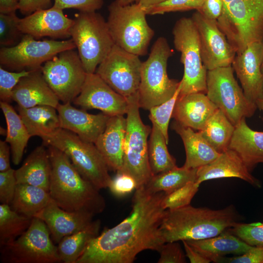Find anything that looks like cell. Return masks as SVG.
<instances>
[{"label": "cell", "mask_w": 263, "mask_h": 263, "mask_svg": "<svg viewBox=\"0 0 263 263\" xmlns=\"http://www.w3.org/2000/svg\"><path fill=\"white\" fill-rule=\"evenodd\" d=\"M165 194L136 188L129 215L92 240L76 263H132L144 250L158 252L165 243L160 230Z\"/></svg>", "instance_id": "obj_1"}, {"label": "cell", "mask_w": 263, "mask_h": 263, "mask_svg": "<svg viewBox=\"0 0 263 263\" xmlns=\"http://www.w3.org/2000/svg\"><path fill=\"white\" fill-rule=\"evenodd\" d=\"M47 147L52 166L51 198L67 211L94 215L102 212L106 203L99 190L82 176L66 154L55 147Z\"/></svg>", "instance_id": "obj_2"}, {"label": "cell", "mask_w": 263, "mask_h": 263, "mask_svg": "<svg viewBox=\"0 0 263 263\" xmlns=\"http://www.w3.org/2000/svg\"><path fill=\"white\" fill-rule=\"evenodd\" d=\"M237 220L231 206L215 210L189 205L166 210L160 230L165 243L202 240L219 235L232 227Z\"/></svg>", "instance_id": "obj_3"}, {"label": "cell", "mask_w": 263, "mask_h": 263, "mask_svg": "<svg viewBox=\"0 0 263 263\" xmlns=\"http://www.w3.org/2000/svg\"><path fill=\"white\" fill-rule=\"evenodd\" d=\"M173 54L166 38H158L147 59L142 62L138 103L140 108L149 110L170 99L180 81L170 79L167 74L169 58Z\"/></svg>", "instance_id": "obj_4"}, {"label": "cell", "mask_w": 263, "mask_h": 263, "mask_svg": "<svg viewBox=\"0 0 263 263\" xmlns=\"http://www.w3.org/2000/svg\"><path fill=\"white\" fill-rule=\"evenodd\" d=\"M42 141L45 146L55 147L66 154L82 176L98 190L109 188L112 180L109 169L94 144L62 128Z\"/></svg>", "instance_id": "obj_5"}, {"label": "cell", "mask_w": 263, "mask_h": 263, "mask_svg": "<svg viewBox=\"0 0 263 263\" xmlns=\"http://www.w3.org/2000/svg\"><path fill=\"white\" fill-rule=\"evenodd\" d=\"M218 25L236 51L263 40V0H233L223 6Z\"/></svg>", "instance_id": "obj_6"}, {"label": "cell", "mask_w": 263, "mask_h": 263, "mask_svg": "<svg viewBox=\"0 0 263 263\" xmlns=\"http://www.w3.org/2000/svg\"><path fill=\"white\" fill-rule=\"evenodd\" d=\"M74 20L70 37L86 73H94L115 45L107 22L96 11L79 12Z\"/></svg>", "instance_id": "obj_7"}, {"label": "cell", "mask_w": 263, "mask_h": 263, "mask_svg": "<svg viewBox=\"0 0 263 263\" xmlns=\"http://www.w3.org/2000/svg\"><path fill=\"white\" fill-rule=\"evenodd\" d=\"M108 10L107 22L114 44L139 56L146 55L154 32L148 23L146 11L136 3L122 6L115 1Z\"/></svg>", "instance_id": "obj_8"}, {"label": "cell", "mask_w": 263, "mask_h": 263, "mask_svg": "<svg viewBox=\"0 0 263 263\" xmlns=\"http://www.w3.org/2000/svg\"><path fill=\"white\" fill-rule=\"evenodd\" d=\"M172 35L174 47L181 53L184 68L179 96L195 93L206 94L207 70L202 62L199 35L192 19L183 17L178 20Z\"/></svg>", "instance_id": "obj_9"}, {"label": "cell", "mask_w": 263, "mask_h": 263, "mask_svg": "<svg viewBox=\"0 0 263 263\" xmlns=\"http://www.w3.org/2000/svg\"><path fill=\"white\" fill-rule=\"evenodd\" d=\"M127 100L128 102L127 126L123 168L120 172L132 176L135 179L138 188L145 186L153 176L148 158V137L151 128L142 121L138 94Z\"/></svg>", "instance_id": "obj_10"}, {"label": "cell", "mask_w": 263, "mask_h": 263, "mask_svg": "<svg viewBox=\"0 0 263 263\" xmlns=\"http://www.w3.org/2000/svg\"><path fill=\"white\" fill-rule=\"evenodd\" d=\"M50 231L41 219L33 217L22 235L0 247V260L4 263H56L61 262L57 247Z\"/></svg>", "instance_id": "obj_11"}, {"label": "cell", "mask_w": 263, "mask_h": 263, "mask_svg": "<svg viewBox=\"0 0 263 263\" xmlns=\"http://www.w3.org/2000/svg\"><path fill=\"white\" fill-rule=\"evenodd\" d=\"M231 66L207 71L206 94L234 125L252 116L257 107L238 84Z\"/></svg>", "instance_id": "obj_12"}, {"label": "cell", "mask_w": 263, "mask_h": 263, "mask_svg": "<svg viewBox=\"0 0 263 263\" xmlns=\"http://www.w3.org/2000/svg\"><path fill=\"white\" fill-rule=\"evenodd\" d=\"M75 48L71 38L60 41L38 40L24 35L17 45L0 48V64L3 68L16 72L34 71L41 69L46 62L60 52Z\"/></svg>", "instance_id": "obj_13"}, {"label": "cell", "mask_w": 263, "mask_h": 263, "mask_svg": "<svg viewBox=\"0 0 263 263\" xmlns=\"http://www.w3.org/2000/svg\"><path fill=\"white\" fill-rule=\"evenodd\" d=\"M75 49L60 52L41 68L46 82L62 103L74 101L80 94L87 74Z\"/></svg>", "instance_id": "obj_14"}, {"label": "cell", "mask_w": 263, "mask_h": 263, "mask_svg": "<svg viewBox=\"0 0 263 263\" xmlns=\"http://www.w3.org/2000/svg\"><path fill=\"white\" fill-rule=\"evenodd\" d=\"M142 65L139 56L115 44L95 73L116 93L128 99L138 94Z\"/></svg>", "instance_id": "obj_15"}, {"label": "cell", "mask_w": 263, "mask_h": 263, "mask_svg": "<svg viewBox=\"0 0 263 263\" xmlns=\"http://www.w3.org/2000/svg\"><path fill=\"white\" fill-rule=\"evenodd\" d=\"M191 18L199 33L202 60L207 70L231 66L236 52L217 20L207 19L197 11Z\"/></svg>", "instance_id": "obj_16"}, {"label": "cell", "mask_w": 263, "mask_h": 263, "mask_svg": "<svg viewBox=\"0 0 263 263\" xmlns=\"http://www.w3.org/2000/svg\"><path fill=\"white\" fill-rule=\"evenodd\" d=\"M83 109L100 110L111 116L126 114L128 102L96 73L87 74L79 95L73 102Z\"/></svg>", "instance_id": "obj_17"}, {"label": "cell", "mask_w": 263, "mask_h": 263, "mask_svg": "<svg viewBox=\"0 0 263 263\" xmlns=\"http://www.w3.org/2000/svg\"><path fill=\"white\" fill-rule=\"evenodd\" d=\"M263 40L248 45L235 56L232 63L245 97L254 103L263 98Z\"/></svg>", "instance_id": "obj_18"}, {"label": "cell", "mask_w": 263, "mask_h": 263, "mask_svg": "<svg viewBox=\"0 0 263 263\" xmlns=\"http://www.w3.org/2000/svg\"><path fill=\"white\" fill-rule=\"evenodd\" d=\"M74 22V19L64 15L63 10L53 6L19 19L18 27L23 35L36 39L46 37L64 39L70 37Z\"/></svg>", "instance_id": "obj_19"}, {"label": "cell", "mask_w": 263, "mask_h": 263, "mask_svg": "<svg viewBox=\"0 0 263 263\" xmlns=\"http://www.w3.org/2000/svg\"><path fill=\"white\" fill-rule=\"evenodd\" d=\"M56 109L61 128L94 144L104 131L110 117L102 112L97 114L89 113L85 109L73 107L71 103H59Z\"/></svg>", "instance_id": "obj_20"}, {"label": "cell", "mask_w": 263, "mask_h": 263, "mask_svg": "<svg viewBox=\"0 0 263 263\" xmlns=\"http://www.w3.org/2000/svg\"><path fill=\"white\" fill-rule=\"evenodd\" d=\"M94 216L88 212L66 211L51 199L34 217L41 219L46 224L52 241L58 244L63 237L86 228L94 221Z\"/></svg>", "instance_id": "obj_21"}, {"label": "cell", "mask_w": 263, "mask_h": 263, "mask_svg": "<svg viewBox=\"0 0 263 263\" xmlns=\"http://www.w3.org/2000/svg\"><path fill=\"white\" fill-rule=\"evenodd\" d=\"M226 177L241 179L253 186L261 187V182L254 177L240 156L228 149L211 163L197 168L196 182Z\"/></svg>", "instance_id": "obj_22"}, {"label": "cell", "mask_w": 263, "mask_h": 263, "mask_svg": "<svg viewBox=\"0 0 263 263\" xmlns=\"http://www.w3.org/2000/svg\"><path fill=\"white\" fill-rule=\"evenodd\" d=\"M12 99L18 106L28 108L48 105L56 108L59 99L45 80L41 69L31 71L14 88Z\"/></svg>", "instance_id": "obj_23"}, {"label": "cell", "mask_w": 263, "mask_h": 263, "mask_svg": "<svg viewBox=\"0 0 263 263\" xmlns=\"http://www.w3.org/2000/svg\"><path fill=\"white\" fill-rule=\"evenodd\" d=\"M126 126L123 115L110 116L104 131L94 143L109 169L116 172L123 168Z\"/></svg>", "instance_id": "obj_24"}, {"label": "cell", "mask_w": 263, "mask_h": 263, "mask_svg": "<svg viewBox=\"0 0 263 263\" xmlns=\"http://www.w3.org/2000/svg\"><path fill=\"white\" fill-rule=\"evenodd\" d=\"M217 109L206 94L191 93L179 95L172 117L183 126L200 131Z\"/></svg>", "instance_id": "obj_25"}, {"label": "cell", "mask_w": 263, "mask_h": 263, "mask_svg": "<svg viewBox=\"0 0 263 263\" xmlns=\"http://www.w3.org/2000/svg\"><path fill=\"white\" fill-rule=\"evenodd\" d=\"M228 149L236 152L251 171L263 163V132L251 129L243 118L235 126Z\"/></svg>", "instance_id": "obj_26"}, {"label": "cell", "mask_w": 263, "mask_h": 263, "mask_svg": "<svg viewBox=\"0 0 263 263\" xmlns=\"http://www.w3.org/2000/svg\"><path fill=\"white\" fill-rule=\"evenodd\" d=\"M45 145L36 147L22 166L15 170L17 184L39 187L49 192L52 172L51 163Z\"/></svg>", "instance_id": "obj_27"}, {"label": "cell", "mask_w": 263, "mask_h": 263, "mask_svg": "<svg viewBox=\"0 0 263 263\" xmlns=\"http://www.w3.org/2000/svg\"><path fill=\"white\" fill-rule=\"evenodd\" d=\"M172 129L181 137L186 151V161L183 166L197 169L207 165L221 154L216 150L199 133L192 129L173 122Z\"/></svg>", "instance_id": "obj_28"}, {"label": "cell", "mask_w": 263, "mask_h": 263, "mask_svg": "<svg viewBox=\"0 0 263 263\" xmlns=\"http://www.w3.org/2000/svg\"><path fill=\"white\" fill-rule=\"evenodd\" d=\"M186 241L201 255L215 263H219L226 255L244 254L252 246L225 231L213 237Z\"/></svg>", "instance_id": "obj_29"}, {"label": "cell", "mask_w": 263, "mask_h": 263, "mask_svg": "<svg viewBox=\"0 0 263 263\" xmlns=\"http://www.w3.org/2000/svg\"><path fill=\"white\" fill-rule=\"evenodd\" d=\"M17 111L31 137L37 136L42 139L61 128L56 109L52 106L24 108L18 106Z\"/></svg>", "instance_id": "obj_30"}, {"label": "cell", "mask_w": 263, "mask_h": 263, "mask_svg": "<svg viewBox=\"0 0 263 263\" xmlns=\"http://www.w3.org/2000/svg\"><path fill=\"white\" fill-rule=\"evenodd\" d=\"M0 108L7 125L5 141L10 145L13 163L18 165L31 136L20 115L9 103L0 101Z\"/></svg>", "instance_id": "obj_31"}, {"label": "cell", "mask_w": 263, "mask_h": 263, "mask_svg": "<svg viewBox=\"0 0 263 263\" xmlns=\"http://www.w3.org/2000/svg\"><path fill=\"white\" fill-rule=\"evenodd\" d=\"M101 222L94 220L86 228L63 237L57 245L61 262L76 263L92 240L99 234Z\"/></svg>", "instance_id": "obj_32"}, {"label": "cell", "mask_w": 263, "mask_h": 263, "mask_svg": "<svg viewBox=\"0 0 263 263\" xmlns=\"http://www.w3.org/2000/svg\"><path fill=\"white\" fill-rule=\"evenodd\" d=\"M51 199L49 192L42 188L18 184L10 207L18 213L33 218L48 205Z\"/></svg>", "instance_id": "obj_33"}, {"label": "cell", "mask_w": 263, "mask_h": 263, "mask_svg": "<svg viewBox=\"0 0 263 263\" xmlns=\"http://www.w3.org/2000/svg\"><path fill=\"white\" fill-rule=\"evenodd\" d=\"M234 130L235 126L218 109L198 132L216 150L222 153L228 149Z\"/></svg>", "instance_id": "obj_34"}, {"label": "cell", "mask_w": 263, "mask_h": 263, "mask_svg": "<svg viewBox=\"0 0 263 263\" xmlns=\"http://www.w3.org/2000/svg\"><path fill=\"white\" fill-rule=\"evenodd\" d=\"M197 169L176 167L168 171L153 175L144 186L150 193L164 192L166 194L190 182H196Z\"/></svg>", "instance_id": "obj_35"}, {"label": "cell", "mask_w": 263, "mask_h": 263, "mask_svg": "<svg viewBox=\"0 0 263 263\" xmlns=\"http://www.w3.org/2000/svg\"><path fill=\"white\" fill-rule=\"evenodd\" d=\"M164 135L154 124H152L148 141V158L153 175L162 173L177 167L176 160L169 153Z\"/></svg>", "instance_id": "obj_36"}, {"label": "cell", "mask_w": 263, "mask_h": 263, "mask_svg": "<svg viewBox=\"0 0 263 263\" xmlns=\"http://www.w3.org/2000/svg\"><path fill=\"white\" fill-rule=\"evenodd\" d=\"M33 218L18 213L9 205L0 204V247L14 241L25 232L30 226Z\"/></svg>", "instance_id": "obj_37"}, {"label": "cell", "mask_w": 263, "mask_h": 263, "mask_svg": "<svg viewBox=\"0 0 263 263\" xmlns=\"http://www.w3.org/2000/svg\"><path fill=\"white\" fill-rule=\"evenodd\" d=\"M180 92V84L173 96L169 100L153 107L149 110V118L164 135L167 143H169L168 128L172 117L174 108Z\"/></svg>", "instance_id": "obj_38"}, {"label": "cell", "mask_w": 263, "mask_h": 263, "mask_svg": "<svg viewBox=\"0 0 263 263\" xmlns=\"http://www.w3.org/2000/svg\"><path fill=\"white\" fill-rule=\"evenodd\" d=\"M19 19L16 12L0 13V44L2 47L17 45L24 35L18 25Z\"/></svg>", "instance_id": "obj_39"}, {"label": "cell", "mask_w": 263, "mask_h": 263, "mask_svg": "<svg viewBox=\"0 0 263 263\" xmlns=\"http://www.w3.org/2000/svg\"><path fill=\"white\" fill-rule=\"evenodd\" d=\"M200 184L190 182L169 194H165L162 201L165 210H174L189 205L198 190Z\"/></svg>", "instance_id": "obj_40"}, {"label": "cell", "mask_w": 263, "mask_h": 263, "mask_svg": "<svg viewBox=\"0 0 263 263\" xmlns=\"http://www.w3.org/2000/svg\"><path fill=\"white\" fill-rule=\"evenodd\" d=\"M229 230L250 245H263V221L250 224L237 222Z\"/></svg>", "instance_id": "obj_41"}, {"label": "cell", "mask_w": 263, "mask_h": 263, "mask_svg": "<svg viewBox=\"0 0 263 263\" xmlns=\"http://www.w3.org/2000/svg\"><path fill=\"white\" fill-rule=\"evenodd\" d=\"M205 0H168L146 11L147 15L163 14L166 13L199 11Z\"/></svg>", "instance_id": "obj_42"}, {"label": "cell", "mask_w": 263, "mask_h": 263, "mask_svg": "<svg viewBox=\"0 0 263 263\" xmlns=\"http://www.w3.org/2000/svg\"><path fill=\"white\" fill-rule=\"evenodd\" d=\"M30 71L11 72L0 66V101L10 103L12 99L13 91L20 79L27 75Z\"/></svg>", "instance_id": "obj_43"}, {"label": "cell", "mask_w": 263, "mask_h": 263, "mask_svg": "<svg viewBox=\"0 0 263 263\" xmlns=\"http://www.w3.org/2000/svg\"><path fill=\"white\" fill-rule=\"evenodd\" d=\"M15 169L0 172V202L10 206L14 198L17 182Z\"/></svg>", "instance_id": "obj_44"}, {"label": "cell", "mask_w": 263, "mask_h": 263, "mask_svg": "<svg viewBox=\"0 0 263 263\" xmlns=\"http://www.w3.org/2000/svg\"><path fill=\"white\" fill-rule=\"evenodd\" d=\"M108 188L113 195L121 197L135 190L137 184L135 179L130 175L117 171L115 177L112 178Z\"/></svg>", "instance_id": "obj_45"}, {"label": "cell", "mask_w": 263, "mask_h": 263, "mask_svg": "<svg viewBox=\"0 0 263 263\" xmlns=\"http://www.w3.org/2000/svg\"><path fill=\"white\" fill-rule=\"evenodd\" d=\"M158 252L160 253L158 263H186V254L177 242L164 243Z\"/></svg>", "instance_id": "obj_46"}, {"label": "cell", "mask_w": 263, "mask_h": 263, "mask_svg": "<svg viewBox=\"0 0 263 263\" xmlns=\"http://www.w3.org/2000/svg\"><path fill=\"white\" fill-rule=\"evenodd\" d=\"M54 6L64 10L73 8L79 12H94L100 9L103 0H53Z\"/></svg>", "instance_id": "obj_47"}, {"label": "cell", "mask_w": 263, "mask_h": 263, "mask_svg": "<svg viewBox=\"0 0 263 263\" xmlns=\"http://www.w3.org/2000/svg\"><path fill=\"white\" fill-rule=\"evenodd\" d=\"M263 263V245L252 246L244 254L236 257H223L219 263Z\"/></svg>", "instance_id": "obj_48"}, {"label": "cell", "mask_w": 263, "mask_h": 263, "mask_svg": "<svg viewBox=\"0 0 263 263\" xmlns=\"http://www.w3.org/2000/svg\"><path fill=\"white\" fill-rule=\"evenodd\" d=\"M223 5V0H205L197 11L207 19L217 20L222 14Z\"/></svg>", "instance_id": "obj_49"}, {"label": "cell", "mask_w": 263, "mask_h": 263, "mask_svg": "<svg viewBox=\"0 0 263 263\" xmlns=\"http://www.w3.org/2000/svg\"><path fill=\"white\" fill-rule=\"evenodd\" d=\"M53 0H19L18 10L27 16L42 9L49 8Z\"/></svg>", "instance_id": "obj_50"}, {"label": "cell", "mask_w": 263, "mask_h": 263, "mask_svg": "<svg viewBox=\"0 0 263 263\" xmlns=\"http://www.w3.org/2000/svg\"><path fill=\"white\" fill-rule=\"evenodd\" d=\"M186 252V256L188 257L191 263H209L211 261L206 258L192 248L186 241H182Z\"/></svg>", "instance_id": "obj_51"}, {"label": "cell", "mask_w": 263, "mask_h": 263, "mask_svg": "<svg viewBox=\"0 0 263 263\" xmlns=\"http://www.w3.org/2000/svg\"><path fill=\"white\" fill-rule=\"evenodd\" d=\"M10 149L5 141L0 140V172L11 169Z\"/></svg>", "instance_id": "obj_52"}, {"label": "cell", "mask_w": 263, "mask_h": 263, "mask_svg": "<svg viewBox=\"0 0 263 263\" xmlns=\"http://www.w3.org/2000/svg\"><path fill=\"white\" fill-rule=\"evenodd\" d=\"M19 0H0V13L16 12L19 8Z\"/></svg>", "instance_id": "obj_53"}, {"label": "cell", "mask_w": 263, "mask_h": 263, "mask_svg": "<svg viewBox=\"0 0 263 263\" xmlns=\"http://www.w3.org/2000/svg\"><path fill=\"white\" fill-rule=\"evenodd\" d=\"M168 0H136L135 3L145 11Z\"/></svg>", "instance_id": "obj_54"}, {"label": "cell", "mask_w": 263, "mask_h": 263, "mask_svg": "<svg viewBox=\"0 0 263 263\" xmlns=\"http://www.w3.org/2000/svg\"><path fill=\"white\" fill-rule=\"evenodd\" d=\"M136 0H115L114 1L119 5L126 6L132 4Z\"/></svg>", "instance_id": "obj_55"}, {"label": "cell", "mask_w": 263, "mask_h": 263, "mask_svg": "<svg viewBox=\"0 0 263 263\" xmlns=\"http://www.w3.org/2000/svg\"><path fill=\"white\" fill-rule=\"evenodd\" d=\"M255 103L257 108H259L263 113V98L258 100ZM262 120L263 121V117Z\"/></svg>", "instance_id": "obj_56"}, {"label": "cell", "mask_w": 263, "mask_h": 263, "mask_svg": "<svg viewBox=\"0 0 263 263\" xmlns=\"http://www.w3.org/2000/svg\"><path fill=\"white\" fill-rule=\"evenodd\" d=\"M232 0H223L224 5L226 4Z\"/></svg>", "instance_id": "obj_57"}, {"label": "cell", "mask_w": 263, "mask_h": 263, "mask_svg": "<svg viewBox=\"0 0 263 263\" xmlns=\"http://www.w3.org/2000/svg\"><path fill=\"white\" fill-rule=\"evenodd\" d=\"M261 71H262V74L263 75V63H262V66H261Z\"/></svg>", "instance_id": "obj_58"}]
</instances>
